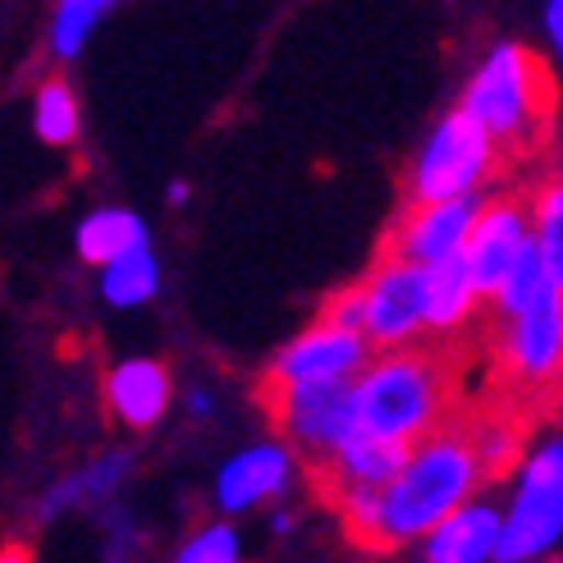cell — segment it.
<instances>
[{
    "label": "cell",
    "instance_id": "1",
    "mask_svg": "<svg viewBox=\"0 0 563 563\" xmlns=\"http://www.w3.org/2000/svg\"><path fill=\"white\" fill-rule=\"evenodd\" d=\"M486 482V463L472 444V427L444 421L440 431L408 449V463L380 490L385 499V550L421 541L454 509L476 499V486Z\"/></svg>",
    "mask_w": 563,
    "mask_h": 563
},
{
    "label": "cell",
    "instance_id": "2",
    "mask_svg": "<svg viewBox=\"0 0 563 563\" xmlns=\"http://www.w3.org/2000/svg\"><path fill=\"white\" fill-rule=\"evenodd\" d=\"M459 106L482 124L499 152L527 156L545 137L554 115V78L537 51L518 42H495L472 69Z\"/></svg>",
    "mask_w": 563,
    "mask_h": 563
},
{
    "label": "cell",
    "instance_id": "3",
    "mask_svg": "<svg viewBox=\"0 0 563 563\" xmlns=\"http://www.w3.org/2000/svg\"><path fill=\"white\" fill-rule=\"evenodd\" d=\"M353 404H357V427L367 435L417 444L444 427L449 372L435 353L385 349L353 380Z\"/></svg>",
    "mask_w": 563,
    "mask_h": 563
},
{
    "label": "cell",
    "instance_id": "4",
    "mask_svg": "<svg viewBox=\"0 0 563 563\" xmlns=\"http://www.w3.org/2000/svg\"><path fill=\"white\" fill-rule=\"evenodd\" d=\"M499 143L476 124L463 106L444 110L421 137L408 165V202H449V197H482L499 170Z\"/></svg>",
    "mask_w": 563,
    "mask_h": 563
},
{
    "label": "cell",
    "instance_id": "5",
    "mask_svg": "<svg viewBox=\"0 0 563 563\" xmlns=\"http://www.w3.org/2000/svg\"><path fill=\"white\" fill-rule=\"evenodd\" d=\"M563 537V440L550 435L518 463L514 495L504 504L495 563H531Z\"/></svg>",
    "mask_w": 563,
    "mask_h": 563
},
{
    "label": "cell",
    "instance_id": "6",
    "mask_svg": "<svg viewBox=\"0 0 563 563\" xmlns=\"http://www.w3.org/2000/svg\"><path fill=\"white\" fill-rule=\"evenodd\" d=\"M495 357L522 399H550L563 389V285H550L527 312L499 321Z\"/></svg>",
    "mask_w": 563,
    "mask_h": 563
},
{
    "label": "cell",
    "instance_id": "7",
    "mask_svg": "<svg viewBox=\"0 0 563 563\" xmlns=\"http://www.w3.org/2000/svg\"><path fill=\"white\" fill-rule=\"evenodd\" d=\"M266 408L275 417L298 454H307L317 467H325L340 449L362 431L353 380H321V385H266Z\"/></svg>",
    "mask_w": 563,
    "mask_h": 563
},
{
    "label": "cell",
    "instance_id": "8",
    "mask_svg": "<svg viewBox=\"0 0 563 563\" xmlns=\"http://www.w3.org/2000/svg\"><path fill=\"white\" fill-rule=\"evenodd\" d=\"M357 289H362V330H367L376 353L412 349L427 334V266L380 252V262Z\"/></svg>",
    "mask_w": 563,
    "mask_h": 563
},
{
    "label": "cell",
    "instance_id": "9",
    "mask_svg": "<svg viewBox=\"0 0 563 563\" xmlns=\"http://www.w3.org/2000/svg\"><path fill=\"white\" fill-rule=\"evenodd\" d=\"M376 353L362 330H349L330 317H317L302 334L271 357L266 385H321V380H357Z\"/></svg>",
    "mask_w": 563,
    "mask_h": 563
},
{
    "label": "cell",
    "instance_id": "10",
    "mask_svg": "<svg viewBox=\"0 0 563 563\" xmlns=\"http://www.w3.org/2000/svg\"><path fill=\"white\" fill-rule=\"evenodd\" d=\"M486 197H449V202H408V211L394 220V230L385 239V252L408 257L417 266L454 262L463 257V247L472 239V224L482 216Z\"/></svg>",
    "mask_w": 563,
    "mask_h": 563
},
{
    "label": "cell",
    "instance_id": "11",
    "mask_svg": "<svg viewBox=\"0 0 563 563\" xmlns=\"http://www.w3.org/2000/svg\"><path fill=\"white\" fill-rule=\"evenodd\" d=\"M531 239H537V230H531V207H522L518 197H486L482 216L472 224V239L463 247V262L476 279V289H482V298L499 294V285L509 279V271L518 266Z\"/></svg>",
    "mask_w": 563,
    "mask_h": 563
},
{
    "label": "cell",
    "instance_id": "12",
    "mask_svg": "<svg viewBox=\"0 0 563 563\" xmlns=\"http://www.w3.org/2000/svg\"><path fill=\"white\" fill-rule=\"evenodd\" d=\"M289 486H294V444L289 440H257V444H247L220 463L211 495H216V509L234 518V514L257 509L266 499H279Z\"/></svg>",
    "mask_w": 563,
    "mask_h": 563
},
{
    "label": "cell",
    "instance_id": "13",
    "mask_svg": "<svg viewBox=\"0 0 563 563\" xmlns=\"http://www.w3.org/2000/svg\"><path fill=\"white\" fill-rule=\"evenodd\" d=\"M170 399H175L170 372H165V362H156V357H124L106 376V408L129 431L156 427L165 408H170Z\"/></svg>",
    "mask_w": 563,
    "mask_h": 563
},
{
    "label": "cell",
    "instance_id": "14",
    "mask_svg": "<svg viewBox=\"0 0 563 563\" xmlns=\"http://www.w3.org/2000/svg\"><path fill=\"white\" fill-rule=\"evenodd\" d=\"M499 531H504V509L486 499H467L440 527L421 537V559L427 563H495L499 554Z\"/></svg>",
    "mask_w": 563,
    "mask_h": 563
},
{
    "label": "cell",
    "instance_id": "15",
    "mask_svg": "<svg viewBox=\"0 0 563 563\" xmlns=\"http://www.w3.org/2000/svg\"><path fill=\"white\" fill-rule=\"evenodd\" d=\"M408 449L412 444H394V440H376L367 431H357L325 467H317L321 490L325 486H376V490H385L394 476L404 472Z\"/></svg>",
    "mask_w": 563,
    "mask_h": 563
},
{
    "label": "cell",
    "instance_id": "16",
    "mask_svg": "<svg viewBox=\"0 0 563 563\" xmlns=\"http://www.w3.org/2000/svg\"><path fill=\"white\" fill-rule=\"evenodd\" d=\"M133 472V459L124 454V449H110V454L92 459L88 467H78L69 476H60L37 504V518L51 522V518H60L69 509H78V504H97V499H110L120 486H124V476Z\"/></svg>",
    "mask_w": 563,
    "mask_h": 563
},
{
    "label": "cell",
    "instance_id": "17",
    "mask_svg": "<svg viewBox=\"0 0 563 563\" xmlns=\"http://www.w3.org/2000/svg\"><path fill=\"white\" fill-rule=\"evenodd\" d=\"M476 302H482V289H476L463 257L427 266V330L431 334H459L472 321Z\"/></svg>",
    "mask_w": 563,
    "mask_h": 563
},
{
    "label": "cell",
    "instance_id": "18",
    "mask_svg": "<svg viewBox=\"0 0 563 563\" xmlns=\"http://www.w3.org/2000/svg\"><path fill=\"white\" fill-rule=\"evenodd\" d=\"M143 243H152L143 216H133L124 207H97V211H88L78 220V234H74L78 257L92 262L97 271L110 266V262H120V257H129V252L143 247Z\"/></svg>",
    "mask_w": 563,
    "mask_h": 563
},
{
    "label": "cell",
    "instance_id": "19",
    "mask_svg": "<svg viewBox=\"0 0 563 563\" xmlns=\"http://www.w3.org/2000/svg\"><path fill=\"white\" fill-rule=\"evenodd\" d=\"M156 289H161V262H156L152 243L133 247L129 257L101 266V298L110 307H143L156 298Z\"/></svg>",
    "mask_w": 563,
    "mask_h": 563
},
{
    "label": "cell",
    "instance_id": "20",
    "mask_svg": "<svg viewBox=\"0 0 563 563\" xmlns=\"http://www.w3.org/2000/svg\"><path fill=\"white\" fill-rule=\"evenodd\" d=\"M115 5H120V0H55L51 23H46L51 55H60V60H74V55L92 42V33L106 23V14L115 10Z\"/></svg>",
    "mask_w": 563,
    "mask_h": 563
},
{
    "label": "cell",
    "instance_id": "21",
    "mask_svg": "<svg viewBox=\"0 0 563 563\" xmlns=\"http://www.w3.org/2000/svg\"><path fill=\"white\" fill-rule=\"evenodd\" d=\"M33 129L46 147H69L78 143V129H82V106L78 92L69 88L65 78H46L37 97H33Z\"/></svg>",
    "mask_w": 563,
    "mask_h": 563
},
{
    "label": "cell",
    "instance_id": "22",
    "mask_svg": "<svg viewBox=\"0 0 563 563\" xmlns=\"http://www.w3.org/2000/svg\"><path fill=\"white\" fill-rule=\"evenodd\" d=\"M550 285H554V275H550V266H545V257H541L537 239H531V243H527V252L518 257V266L509 271V279H504L499 294L490 298V302H495V317H499V321H509V317L527 312V307L537 302Z\"/></svg>",
    "mask_w": 563,
    "mask_h": 563
},
{
    "label": "cell",
    "instance_id": "23",
    "mask_svg": "<svg viewBox=\"0 0 563 563\" xmlns=\"http://www.w3.org/2000/svg\"><path fill=\"white\" fill-rule=\"evenodd\" d=\"M531 230H537V247L554 285H563V175H550L531 197Z\"/></svg>",
    "mask_w": 563,
    "mask_h": 563
},
{
    "label": "cell",
    "instance_id": "24",
    "mask_svg": "<svg viewBox=\"0 0 563 563\" xmlns=\"http://www.w3.org/2000/svg\"><path fill=\"white\" fill-rule=\"evenodd\" d=\"M472 444L476 454L486 463V476H504L509 467H518L527 454H522V427L509 417H482L472 421Z\"/></svg>",
    "mask_w": 563,
    "mask_h": 563
},
{
    "label": "cell",
    "instance_id": "25",
    "mask_svg": "<svg viewBox=\"0 0 563 563\" xmlns=\"http://www.w3.org/2000/svg\"><path fill=\"white\" fill-rule=\"evenodd\" d=\"M239 559H243V541L230 522L197 527L175 554V563H239Z\"/></svg>",
    "mask_w": 563,
    "mask_h": 563
},
{
    "label": "cell",
    "instance_id": "26",
    "mask_svg": "<svg viewBox=\"0 0 563 563\" xmlns=\"http://www.w3.org/2000/svg\"><path fill=\"white\" fill-rule=\"evenodd\" d=\"M321 317L340 321V325H349V330H362V289L353 285V289H344V294H334V298L325 302ZM362 334H367V330H362Z\"/></svg>",
    "mask_w": 563,
    "mask_h": 563
},
{
    "label": "cell",
    "instance_id": "27",
    "mask_svg": "<svg viewBox=\"0 0 563 563\" xmlns=\"http://www.w3.org/2000/svg\"><path fill=\"white\" fill-rule=\"evenodd\" d=\"M110 563H120V559H129L133 554V545H137V531H133V522H129V514H110Z\"/></svg>",
    "mask_w": 563,
    "mask_h": 563
},
{
    "label": "cell",
    "instance_id": "28",
    "mask_svg": "<svg viewBox=\"0 0 563 563\" xmlns=\"http://www.w3.org/2000/svg\"><path fill=\"white\" fill-rule=\"evenodd\" d=\"M541 23H545V37L559 55V65H563V0H545V10H541Z\"/></svg>",
    "mask_w": 563,
    "mask_h": 563
},
{
    "label": "cell",
    "instance_id": "29",
    "mask_svg": "<svg viewBox=\"0 0 563 563\" xmlns=\"http://www.w3.org/2000/svg\"><path fill=\"white\" fill-rule=\"evenodd\" d=\"M184 408H188V417H211V412H216V399H211V389H188Z\"/></svg>",
    "mask_w": 563,
    "mask_h": 563
},
{
    "label": "cell",
    "instance_id": "30",
    "mask_svg": "<svg viewBox=\"0 0 563 563\" xmlns=\"http://www.w3.org/2000/svg\"><path fill=\"white\" fill-rule=\"evenodd\" d=\"M0 563H33V554H27L23 545H5L0 550Z\"/></svg>",
    "mask_w": 563,
    "mask_h": 563
},
{
    "label": "cell",
    "instance_id": "31",
    "mask_svg": "<svg viewBox=\"0 0 563 563\" xmlns=\"http://www.w3.org/2000/svg\"><path fill=\"white\" fill-rule=\"evenodd\" d=\"M165 197H170V207H188V184H184V179H175Z\"/></svg>",
    "mask_w": 563,
    "mask_h": 563
},
{
    "label": "cell",
    "instance_id": "32",
    "mask_svg": "<svg viewBox=\"0 0 563 563\" xmlns=\"http://www.w3.org/2000/svg\"><path fill=\"white\" fill-rule=\"evenodd\" d=\"M289 527H294V518H289L285 509H279V514H271V531H275V537H285Z\"/></svg>",
    "mask_w": 563,
    "mask_h": 563
}]
</instances>
